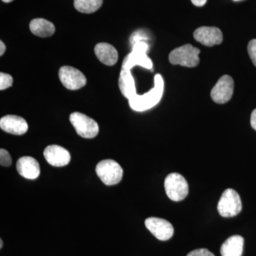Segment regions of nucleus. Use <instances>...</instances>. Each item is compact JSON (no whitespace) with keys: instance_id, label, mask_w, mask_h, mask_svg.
Segmentation results:
<instances>
[{"instance_id":"obj_1","label":"nucleus","mask_w":256,"mask_h":256,"mask_svg":"<svg viewBox=\"0 0 256 256\" xmlns=\"http://www.w3.org/2000/svg\"><path fill=\"white\" fill-rule=\"evenodd\" d=\"M164 92V80L160 74L154 76V87L144 95H136L129 100L132 110L142 112L152 108L159 104Z\"/></svg>"},{"instance_id":"obj_2","label":"nucleus","mask_w":256,"mask_h":256,"mask_svg":"<svg viewBox=\"0 0 256 256\" xmlns=\"http://www.w3.org/2000/svg\"><path fill=\"white\" fill-rule=\"evenodd\" d=\"M200 50L191 44H185L172 50L169 55L170 63L182 66H196L200 64Z\"/></svg>"},{"instance_id":"obj_3","label":"nucleus","mask_w":256,"mask_h":256,"mask_svg":"<svg viewBox=\"0 0 256 256\" xmlns=\"http://www.w3.org/2000/svg\"><path fill=\"white\" fill-rule=\"evenodd\" d=\"M96 174L106 185L112 186L118 184L124 176V170L118 163L112 160L100 161L96 168Z\"/></svg>"},{"instance_id":"obj_4","label":"nucleus","mask_w":256,"mask_h":256,"mask_svg":"<svg viewBox=\"0 0 256 256\" xmlns=\"http://www.w3.org/2000/svg\"><path fill=\"white\" fill-rule=\"evenodd\" d=\"M217 208L223 217L238 215L242 210V202L238 194L232 188L226 190L220 196Z\"/></svg>"},{"instance_id":"obj_5","label":"nucleus","mask_w":256,"mask_h":256,"mask_svg":"<svg viewBox=\"0 0 256 256\" xmlns=\"http://www.w3.org/2000/svg\"><path fill=\"white\" fill-rule=\"evenodd\" d=\"M164 188L166 195L170 200L180 202L188 196V186L182 175L172 173L164 180Z\"/></svg>"},{"instance_id":"obj_6","label":"nucleus","mask_w":256,"mask_h":256,"mask_svg":"<svg viewBox=\"0 0 256 256\" xmlns=\"http://www.w3.org/2000/svg\"><path fill=\"white\" fill-rule=\"evenodd\" d=\"M148 45L146 42H136L133 45L132 52L126 56L122 62V68L130 70L134 66H140L148 69L152 68V62L146 55Z\"/></svg>"},{"instance_id":"obj_7","label":"nucleus","mask_w":256,"mask_h":256,"mask_svg":"<svg viewBox=\"0 0 256 256\" xmlns=\"http://www.w3.org/2000/svg\"><path fill=\"white\" fill-rule=\"evenodd\" d=\"M70 122L80 137L90 139L98 134V124L86 114L78 112H73L70 116Z\"/></svg>"},{"instance_id":"obj_8","label":"nucleus","mask_w":256,"mask_h":256,"mask_svg":"<svg viewBox=\"0 0 256 256\" xmlns=\"http://www.w3.org/2000/svg\"><path fill=\"white\" fill-rule=\"evenodd\" d=\"M58 76L64 86L68 90H78L86 84L84 74L74 67L62 66L58 72Z\"/></svg>"},{"instance_id":"obj_9","label":"nucleus","mask_w":256,"mask_h":256,"mask_svg":"<svg viewBox=\"0 0 256 256\" xmlns=\"http://www.w3.org/2000/svg\"><path fill=\"white\" fill-rule=\"evenodd\" d=\"M234 82L230 76H223L218 79L214 87L210 92L212 100L218 104L228 102L234 94Z\"/></svg>"},{"instance_id":"obj_10","label":"nucleus","mask_w":256,"mask_h":256,"mask_svg":"<svg viewBox=\"0 0 256 256\" xmlns=\"http://www.w3.org/2000/svg\"><path fill=\"white\" fill-rule=\"evenodd\" d=\"M146 226L156 238L160 240H168L172 237L174 228L172 225L163 218L150 217L146 218Z\"/></svg>"},{"instance_id":"obj_11","label":"nucleus","mask_w":256,"mask_h":256,"mask_svg":"<svg viewBox=\"0 0 256 256\" xmlns=\"http://www.w3.org/2000/svg\"><path fill=\"white\" fill-rule=\"evenodd\" d=\"M194 38L204 46H213L222 43L223 34L214 26H201L194 32Z\"/></svg>"},{"instance_id":"obj_12","label":"nucleus","mask_w":256,"mask_h":256,"mask_svg":"<svg viewBox=\"0 0 256 256\" xmlns=\"http://www.w3.org/2000/svg\"><path fill=\"white\" fill-rule=\"evenodd\" d=\"M0 128L4 132L22 136L28 130V124L23 118L13 114H8L0 120Z\"/></svg>"},{"instance_id":"obj_13","label":"nucleus","mask_w":256,"mask_h":256,"mask_svg":"<svg viewBox=\"0 0 256 256\" xmlns=\"http://www.w3.org/2000/svg\"><path fill=\"white\" fill-rule=\"evenodd\" d=\"M44 156L52 166H64L70 162V154L65 148L58 146H50L45 148Z\"/></svg>"},{"instance_id":"obj_14","label":"nucleus","mask_w":256,"mask_h":256,"mask_svg":"<svg viewBox=\"0 0 256 256\" xmlns=\"http://www.w3.org/2000/svg\"><path fill=\"white\" fill-rule=\"evenodd\" d=\"M18 174L28 180H35L40 176V166L38 162L32 156H23L16 162Z\"/></svg>"},{"instance_id":"obj_15","label":"nucleus","mask_w":256,"mask_h":256,"mask_svg":"<svg viewBox=\"0 0 256 256\" xmlns=\"http://www.w3.org/2000/svg\"><path fill=\"white\" fill-rule=\"evenodd\" d=\"M97 58L102 64L114 66L118 60V54L114 46L107 43L98 44L94 50Z\"/></svg>"},{"instance_id":"obj_16","label":"nucleus","mask_w":256,"mask_h":256,"mask_svg":"<svg viewBox=\"0 0 256 256\" xmlns=\"http://www.w3.org/2000/svg\"><path fill=\"white\" fill-rule=\"evenodd\" d=\"M119 88L122 95L128 99H132L134 96L137 95L136 92V84L133 78L130 70L122 68L119 77Z\"/></svg>"},{"instance_id":"obj_17","label":"nucleus","mask_w":256,"mask_h":256,"mask_svg":"<svg viewBox=\"0 0 256 256\" xmlns=\"http://www.w3.org/2000/svg\"><path fill=\"white\" fill-rule=\"evenodd\" d=\"M244 238L238 235L230 237L220 247L222 256H242Z\"/></svg>"},{"instance_id":"obj_18","label":"nucleus","mask_w":256,"mask_h":256,"mask_svg":"<svg viewBox=\"0 0 256 256\" xmlns=\"http://www.w3.org/2000/svg\"><path fill=\"white\" fill-rule=\"evenodd\" d=\"M30 30L37 36L50 37L54 34L55 26L45 18H37L32 20L30 24Z\"/></svg>"},{"instance_id":"obj_19","label":"nucleus","mask_w":256,"mask_h":256,"mask_svg":"<svg viewBox=\"0 0 256 256\" xmlns=\"http://www.w3.org/2000/svg\"><path fill=\"white\" fill-rule=\"evenodd\" d=\"M102 4V0H74L76 10L85 14L95 12Z\"/></svg>"},{"instance_id":"obj_20","label":"nucleus","mask_w":256,"mask_h":256,"mask_svg":"<svg viewBox=\"0 0 256 256\" xmlns=\"http://www.w3.org/2000/svg\"><path fill=\"white\" fill-rule=\"evenodd\" d=\"M13 78L8 74H0V90H4L12 86Z\"/></svg>"},{"instance_id":"obj_21","label":"nucleus","mask_w":256,"mask_h":256,"mask_svg":"<svg viewBox=\"0 0 256 256\" xmlns=\"http://www.w3.org/2000/svg\"><path fill=\"white\" fill-rule=\"evenodd\" d=\"M0 164L3 166H10L12 164V158L6 150H0Z\"/></svg>"},{"instance_id":"obj_22","label":"nucleus","mask_w":256,"mask_h":256,"mask_svg":"<svg viewBox=\"0 0 256 256\" xmlns=\"http://www.w3.org/2000/svg\"><path fill=\"white\" fill-rule=\"evenodd\" d=\"M248 52L252 64L256 66V40H252L248 45Z\"/></svg>"},{"instance_id":"obj_23","label":"nucleus","mask_w":256,"mask_h":256,"mask_svg":"<svg viewBox=\"0 0 256 256\" xmlns=\"http://www.w3.org/2000/svg\"><path fill=\"white\" fill-rule=\"evenodd\" d=\"M186 256H215L210 250L205 248L196 249V250H192Z\"/></svg>"},{"instance_id":"obj_24","label":"nucleus","mask_w":256,"mask_h":256,"mask_svg":"<svg viewBox=\"0 0 256 256\" xmlns=\"http://www.w3.org/2000/svg\"><path fill=\"white\" fill-rule=\"evenodd\" d=\"M250 124L252 127L256 130V109L252 111L250 116Z\"/></svg>"},{"instance_id":"obj_25","label":"nucleus","mask_w":256,"mask_h":256,"mask_svg":"<svg viewBox=\"0 0 256 256\" xmlns=\"http://www.w3.org/2000/svg\"><path fill=\"white\" fill-rule=\"evenodd\" d=\"M191 1L195 6H202L206 4L207 0H191Z\"/></svg>"},{"instance_id":"obj_26","label":"nucleus","mask_w":256,"mask_h":256,"mask_svg":"<svg viewBox=\"0 0 256 256\" xmlns=\"http://www.w3.org/2000/svg\"><path fill=\"white\" fill-rule=\"evenodd\" d=\"M5 50H6V46L2 42H0V55L4 54Z\"/></svg>"},{"instance_id":"obj_27","label":"nucleus","mask_w":256,"mask_h":256,"mask_svg":"<svg viewBox=\"0 0 256 256\" xmlns=\"http://www.w3.org/2000/svg\"><path fill=\"white\" fill-rule=\"evenodd\" d=\"M3 247V242L2 240H0V248H2Z\"/></svg>"},{"instance_id":"obj_28","label":"nucleus","mask_w":256,"mask_h":256,"mask_svg":"<svg viewBox=\"0 0 256 256\" xmlns=\"http://www.w3.org/2000/svg\"><path fill=\"white\" fill-rule=\"evenodd\" d=\"M2 1L4 2L10 3L11 2H12L13 0H2Z\"/></svg>"},{"instance_id":"obj_29","label":"nucleus","mask_w":256,"mask_h":256,"mask_svg":"<svg viewBox=\"0 0 256 256\" xmlns=\"http://www.w3.org/2000/svg\"><path fill=\"white\" fill-rule=\"evenodd\" d=\"M234 1H239V0H234Z\"/></svg>"}]
</instances>
